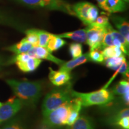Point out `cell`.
<instances>
[{
    "mask_svg": "<svg viewBox=\"0 0 129 129\" xmlns=\"http://www.w3.org/2000/svg\"><path fill=\"white\" fill-rule=\"evenodd\" d=\"M106 27L103 28L98 26L93 23L87 26L86 28L87 38L85 43L89 46L90 51L95 49L101 50L102 43L106 31Z\"/></svg>",
    "mask_w": 129,
    "mask_h": 129,
    "instance_id": "obj_6",
    "label": "cell"
},
{
    "mask_svg": "<svg viewBox=\"0 0 129 129\" xmlns=\"http://www.w3.org/2000/svg\"><path fill=\"white\" fill-rule=\"evenodd\" d=\"M126 60L124 55H122L118 57H110L106 58L104 60V64H105L106 67L108 68L112 69L113 70H115L119 65L121 63Z\"/></svg>",
    "mask_w": 129,
    "mask_h": 129,
    "instance_id": "obj_22",
    "label": "cell"
},
{
    "mask_svg": "<svg viewBox=\"0 0 129 129\" xmlns=\"http://www.w3.org/2000/svg\"><path fill=\"white\" fill-rule=\"evenodd\" d=\"M68 129H94V122L91 118L81 115L72 125H69Z\"/></svg>",
    "mask_w": 129,
    "mask_h": 129,
    "instance_id": "obj_16",
    "label": "cell"
},
{
    "mask_svg": "<svg viewBox=\"0 0 129 129\" xmlns=\"http://www.w3.org/2000/svg\"><path fill=\"white\" fill-rule=\"evenodd\" d=\"M92 23L95 25L98 26L105 28V27L108 25L110 23L109 22L108 16L105 15V14H102V15L98 16L97 17L96 20H95V22Z\"/></svg>",
    "mask_w": 129,
    "mask_h": 129,
    "instance_id": "obj_31",
    "label": "cell"
},
{
    "mask_svg": "<svg viewBox=\"0 0 129 129\" xmlns=\"http://www.w3.org/2000/svg\"><path fill=\"white\" fill-rule=\"evenodd\" d=\"M90 60L88 53H85L84 54H82L80 57L73 59L68 62H64L60 66L59 69L63 71H65L68 72H71L72 69L78 66L83 64L87 62Z\"/></svg>",
    "mask_w": 129,
    "mask_h": 129,
    "instance_id": "obj_14",
    "label": "cell"
},
{
    "mask_svg": "<svg viewBox=\"0 0 129 129\" xmlns=\"http://www.w3.org/2000/svg\"><path fill=\"white\" fill-rule=\"evenodd\" d=\"M104 59L106 58L118 57L124 55V53L120 47L117 46H108L102 50Z\"/></svg>",
    "mask_w": 129,
    "mask_h": 129,
    "instance_id": "obj_20",
    "label": "cell"
},
{
    "mask_svg": "<svg viewBox=\"0 0 129 129\" xmlns=\"http://www.w3.org/2000/svg\"><path fill=\"white\" fill-rule=\"evenodd\" d=\"M110 19L116 28L129 43V23L127 19L120 16L110 15Z\"/></svg>",
    "mask_w": 129,
    "mask_h": 129,
    "instance_id": "obj_12",
    "label": "cell"
},
{
    "mask_svg": "<svg viewBox=\"0 0 129 129\" xmlns=\"http://www.w3.org/2000/svg\"><path fill=\"white\" fill-rule=\"evenodd\" d=\"M86 32L87 28H85L75 30V31L65 32V33H62L56 35L62 38H69L78 43H85L86 41Z\"/></svg>",
    "mask_w": 129,
    "mask_h": 129,
    "instance_id": "obj_17",
    "label": "cell"
},
{
    "mask_svg": "<svg viewBox=\"0 0 129 129\" xmlns=\"http://www.w3.org/2000/svg\"><path fill=\"white\" fill-rule=\"evenodd\" d=\"M26 40L30 43L33 46H38V29H30L25 31Z\"/></svg>",
    "mask_w": 129,
    "mask_h": 129,
    "instance_id": "obj_23",
    "label": "cell"
},
{
    "mask_svg": "<svg viewBox=\"0 0 129 129\" xmlns=\"http://www.w3.org/2000/svg\"><path fill=\"white\" fill-rule=\"evenodd\" d=\"M69 115V101L43 115V122L48 127H59L66 125Z\"/></svg>",
    "mask_w": 129,
    "mask_h": 129,
    "instance_id": "obj_5",
    "label": "cell"
},
{
    "mask_svg": "<svg viewBox=\"0 0 129 129\" xmlns=\"http://www.w3.org/2000/svg\"><path fill=\"white\" fill-rule=\"evenodd\" d=\"M124 1H125V3H128V1H129V0H124Z\"/></svg>",
    "mask_w": 129,
    "mask_h": 129,
    "instance_id": "obj_35",
    "label": "cell"
},
{
    "mask_svg": "<svg viewBox=\"0 0 129 129\" xmlns=\"http://www.w3.org/2000/svg\"><path fill=\"white\" fill-rule=\"evenodd\" d=\"M114 125H117L122 129H129V116L122 117L116 122Z\"/></svg>",
    "mask_w": 129,
    "mask_h": 129,
    "instance_id": "obj_32",
    "label": "cell"
},
{
    "mask_svg": "<svg viewBox=\"0 0 129 129\" xmlns=\"http://www.w3.org/2000/svg\"><path fill=\"white\" fill-rule=\"evenodd\" d=\"M51 34L47 32L45 30L38 29V46L46 47L47 44L50 37Z\"/></svg>",
    "mask_w": 129,
    "mask_h": 129,
    "instance_id": "obj_26",
    "label": "cell"
},
{
    "mask_svg": "<svg viewBox=\"0 0 129 129\" xmlns=\"http://www.w3.org/2000/svg\"><path fill=\"white\" fill-rule=\"evenodd\" d=\"M98 15H99V9L96 6L92 4L90 7L88 14V19L90 25L95 22L97 17H98Z\"/></svg>",
    "mask_w": 129,
    "mask_h": 129,
    "instance_id": "obj_30",
    "label": "cell"
},
{
    "mask_svg": "<svg viewBox=\"0 0 129 129\" xmlns=\"http://www.w3.org/2000/svg\"><path fill=\"white\" fill-rule=\"evenodd\" d=\"M27 53L30 57L40 59H45V60L54 63L59 66H60L64 62V60H61L53 56L51 53L47 49L46 47H43L33 46Z\"/></svg>",
    "mask_w": 129,
    "mask_h": 129,
    "instance_id": "obj_8",
    "label": "cell"
},
{
    "mask_svg": "<svg viewBox=\"0 0 129 129\" xmlns=\"http://www.w3.org/2000/svg\"><path fill=\"white\" fill-rule=\"evenodd\" d=\"M93 4L88 2H80L72 6L75 16L82 21L84 25L88 26L90 25L88 19V10Z\"/></svg>",
    "mask_w": 129,
    "mask_h": 129,
    "instance_id": "obj_10",
    "label": "cell"
},
{
    "mask_svg": "<svg viewBox=\"0 0 129 129\" xmlns=\"http://www.w3.org/2000/svg\"><path fill=\"white\" fill-rule=\"evenodd\" d=\"M25 104L16 96L10 98L0 106V122L9 120L22 108Z\"/></svg>",
    "mask_w": 129,
    "mask_h": 129,
    "instance_id": "obj_7",
    "label": "cell"
},
{
    "mask_svg": "<svg viewBox=\"0 0 129 129\" xmlns=\"http://www.w3.org/2000/svg\"><path fill=\"white\" fill-rule=\"evenodd\" d=\"M3 105L2 103H1V102H0V106H1V105Z\"/></svg>",
    "mask_w": 129,
    "mask_h": 129,
    "instance_id": "obj_36",
    "label": "cell"
},
{
    "mask_svg": "<svg viewBox=\"0 0 129 129\" xmlns=\"http://www.w3.org/2000/svg\"><path fill=\"white\" fill-rule=\"evenodd\" d=\"M32 47L33 46L30 43H29L25 38H24L19 43L6 47V50L14 53L16 54H18L27 53Z\"/></svg>",
    "mask_w": 129,
    "mask_h": 129,
    "instance_id": "obj_18",
    "label": "cell"
},
{
    "mask_svg": "<svg viewBox=\"0 0 129 129\" xmlns=\"http://www.w3.org/2000/svg\"><path fill=\"white\" fill-rule=\"evenodd\" d=\"M0 24L11 26H17V23L13 19H12V17L1 10H0Z\"/></svg>",
    "mask_w": 129,
    "mask_h": 129,
    "instance_id": "obj_27",
    "label": "cell"
},
{
    "mask_svg": "<svg viewBox=\"0 0 129 129\" xmlns=\"http://www.w3.org/2000/svg\"><path fill=\"white\" fill-rule=\"evenodd\" d=\"M72 84L68 83L62 86L57 87L46 94L42 104L43 115L54 110L63 104L71 100Z\"/></svg>",
    "mask_w": 129,
    "mask_h": 129,
    "instance_id": "obj_2",
    "label": "cell"
},
{
    "mask_svg": "<svg viewBox=\"0 0 129 129\" xmlns=\"http://www.w3.org/2000/svg\"><path fill=\"white\" fill-rule=\"evenodd\" d=\"M82 106L81 101L78 98H73L69 101V115L66 125H72L77 120Z\"/></svg>",
    "mask_w": 129,
    "mask_h": 129,
    "instance_id": "obj_11",
    "label": "cell"
},
{
    "mask_svg": "<svg viewBox=\"0 0 129 129\" xmlns=\"http://www.w3.org/2000/svg\"><path fill=\"white\" fill-rule=\"evenodd\" d=\"M72 96L78 98L81 101L82 105L88 107L93 105H105L111 103L114 99V94L106 87L90 93H80L72 90Z\"/></svg>",
    "mask_w": 129,
    "mask_h": 129,
    "instance_id": "obj_3",
    "label": "cell"
},
{
    "mask_svg": "<svg viewBox=\"0 0 129 129\" xmlns=\"http://www.w3.org/2000/svg\"><path fill=\"white\" fill-rule=\"evenodd\" d=\"M21 4L30 7H40L49 10L59 11L75 16L71 4L63 0H14Z\"/></svg>",
    "mask_w": 129,
    "mask_h": 129,
    "instance_id": "obj_4",
    "label": "cell"
},
{
    "mask_svg": "<svg viewBox=\"0 0 129 129\" xmlns=\"http://www.w3.org/2000/svg\"><path fill=\"white\" fill-rule=\"evenodd\" d=\"M2 129H25V127L22 121L17 119H14L8 122Z\"/></svg>",
    "mask_w": 129,
    "mask_h": 129,
    "instance_id": "obj_29",
    "label": "cell"
},
{
    "mask_svg": "<svg viewBox=\"0 0 129 129\" xmlns=\"http://www.w3.org/2000/svg\"><path fill=\"white\" fill-rule=\"evenodd\" d=\"M88 56L90 60L94 63H101L104 62L105 59L101 50L95 49L92 51H90L88 53Z\"/></svg>",
    "mask_w": 129,
    "mask_h": 129,
    "instance_id": "obj_25",
    "label": "cell"
},
{
    "mask_svg": "<svg viewBox=\"0 0 129 129\" xmlns=\"http://www.w3.org/2000/svg\"><path fill=\"white\" fill-rule=\"evenodd\" d=\"M112 92L114 95L122 96L125 93H129V83L128 81L122 80L118 83L114 87Z\"/></svg>",
    "mask_w": 129,
    "mask_h": 129,
    "instance_id": "obj_21",
    "label": "cell"
},
{
    "mask_svg": "<svg viewBox=\"0 0 129 129\" xmlns=\"http://www.w3.org/2000/svg\"><path fill=\"white\" fill-rule=\"evenodd\" d=\"M97 2L99 4V6L102 9L105 10V4L106 0H96Z\"/></svg>",
    "mask_w": 129,
    "mask_h": 129,
    "instance_id": "obj_33",
    "label": "cell"
},
{
    "mask_svg": "<svg viewBox=\"0 0 129 129\" xmlns=\"http://www.w3.org/2000/svg\"><path fill=\"white\" fill-rule=\"evenodd\" d=\"M71 78L70 72L60 69L54 71L51 67L49 68L48 78L51 83L56 87L62 86L69 83Z\"/></svg>",
    "mask_w": 129,
    "mask_h": 129,
    "instance_id": "obj_9",
    "label": "cell"
},
{
    "mask_svg": "<svg viewBox=\"0 0 129 129\" xmlns=\"http://www.w3.org/2000/svg\"><path fill=\"white\" fill-rule=\"evenodd\" d=\"M129 115V110L128 108H125L122 109L121 110L118 111L115 115H114L111 118L109 121L112 124H115V123L118 121L120 119L122 118V117H128Z\"/></svg>",
    "mask_w": 129,
    "mask_h": 129,
    "instance_id": "obj_28",
    "label": "cell"
},
{
    "mask_svg": "<svg viewBox=\"0 0 129 129\" xmlns=\"http://www.w3.org/2000/svg\"><path fill=\"white\" fill-rule=\"evenodd\" d=\"M69 51L73 59L80 57L83 54V46L79 43H72L69 45Z\"/></svg>",
    "mask_w": 129,
    "mask_h": 129,
    "instance_id": "obj_24",
    "label": "cell"
},
{
    "mask_svg": "<svg viewBox=\"0 0 129 129\" xmlns=\"http://www.w3.org/2000/svg\"><path fill=\"white\" fill-rule=\"evenodd\" d=\"M127 3L124 0H106L105 11L109 14L122 12L125 10Z\"/></svg>",
    "mask_w": 129,
    "mask_h": 129,
    "instance_id": "obj_15",
    "label": "cell"
},
{
    "mask_svg": "<svg viewBox=\"0 0 129 129\" xmlns=\"http://www.w3.org/2000/svg\"><path fill=\"white\" fill-rule=\"evenodd\" d=\"M66 44H67V42L63 40L62 38L57 36L55 34H51L48 40L46 48L50 52L52 53L53 51L60 49Z\"/></svg>",
    "mask_w": 129,
    "mask_h": 129,
    "instance_id": "obj_19",
    "label": "cell"
},
{
    "mask_svg": "<svg viewBox=\"0 0 129 129\" xmlns=\"http://www.w3.org/2000/svg\"><path fill=\"white\" fill-rule=\"evenodd\" d=\"M6 81L15 96L25 104H35L41 96L43 86L39 81H22L13 79L6 80Z\"/></svg>",
    "mask_w": 129,
    "mask_h": 129,
    "instance_id": "obj_1",
    "label": "cell"
},
{
    "mask_svg": "<svg viewBox=\"0 0 129 129\" xmlns=\"http://www.w3.org/2000/svg\"><path fill=\"white\" fill-rule=\"evenodd\" d=\"M4 64V59H3V57H1L0 56V70H1V68H2Z\"/></svg>",
    "mask_w": 129,
    "mask_h": 129,
    "instance_id": "obj_34",
    "label": "cell"
},
{
    "mask_svg": "<svg viewBox=\"0 0 129 129\" xmlns=\"http://www.w3.org/2000/svg\"><path fill=\"white\" fill-rule=\"evenodd\" d=\"M42 62L41 59L30 57L23 61H16L14 62L21 71L25 73L34 71L38 68Z\"/></svg>",
    "mask_w": 129,
    "mask_h": 129,
    "instance_id": "obj_13",
    "label": "cell"
}]
</instances>
